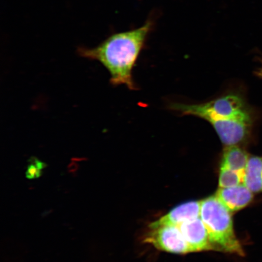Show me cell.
Here are the masks:
<instances>
[{"label": "cell", "mask_w": 262, "mask_h": 262, "mask_svg": "<svg viewBox=\"0 0 262 262\" xmlns=\"http://www.w3.org/2000/svg\"><path fill=\"white\" fill-rule=\"evenodd\" d=\"M205 120L211 123L226 146L237 145L242 142L247 136L251 123L248 112L231 119L207 117Z\"/></svg>", "instance_id": "obj_5"}, {"label": "cell", "mask_w": 262, "mask_h": 262, "mask_svg": "<svg viewBox=\"0 0 262 262\" xmlns=\"http://www.w3.org/2000/svg\"><path fill=\"white\" fill-rule=\"evenodd\" d=\"M215 195L231 212L245 208L253 199V192L244 183L232 187L219 188Z\"/></svg>", "instance_id": "obj_8"}, {"label": "cell", "mask_w": 262, "mask_h": 262, "mask_svg": "<svg viewBox=\"0 0 262 262\" xmlns=\"http://www.w3.org/2000/svg\"><path fill=\"white\" fill-rule=\"evenodd\" d=\"M179 227L183 237L193 251H215L207 229L201 217L184 222Z\"/></svg>", "instance_id": "obj_6"}, {"label": "cell", "mask_w": 262, "mask_h": 262, "mask_svg": "<svg viewBox=\"0 0 262 262\" xmlns=\"http://www.w3.org/2000/svg\"><path fill=\"white\" fill-rule=\"evenodd\" d=\"M152 26V21H148L134 30L111 35L97 47L78 48V54L102 64L109 71L113 86L124 84L136 90L133 70Z\"/></svg>", "instance_id": "obj_1"}, {"label": "cell", "mask_w": 262, "mask_h": 262, "mask_svg": "<svg viewBox=\"0 0 262 262\" xmlns=\"http://www.w3.org/2000/svg\"><path fill=\"white\" fill-rule=\"evenodd\" d=\"M244 173L221 166L219 185L220 188H229L244 183Z\"/></svg>", "instance_id": "obj_11"}, {"label": "cell", "mask_w": 262, "mask_h": 262, "mask_svg": "<svg viewBox=\"0 0 262 262\" xmlns=\"http://www.w3.org/2000/svg\"><path fill=\"white\" fill-rule=\"evenodd\" d=\"M201 201H191L177 206L168 214L152 223L149 227L162 225L180 226L183 223L201 217Z\"/></svg>", "instance_id": "obj_7"}, {"label": "cell", "mask_w": 262, "mask_h": 262, "mask_svg": "<svg viewBox=\"0 0 262 262\" xmlns=\"http://www.w3.org/2000/svg\"><path fill=\"white\" fill-rule=\"evenodd\" d=\"M231 213L215 195L201 201V218L215 251L244 256L243 248L235 236Z\"/></svg>", "instance_id": "obj_2"}, {"label": "cell", "mask_w": 262, "mask_h": 262, "mask_svg": "<svg viewBox=\"0 0 262 262\" xmlns=\"http://www.w3.org/2000/svg\"><path fill=\"white\" fill-rule=\"evenodd\" d=\"M249 159L248 154L237 145L227 146L223 155L221 166L245 174Z\"/></svg>", "instance_id": "obj_9"}, {"label": "cell", "mask_w": 262, "mask_h": 262, "mask_svg": "<svg viewBox=\"0 0 262 262\" xmlns=\"http://www.w3.org/2000/svg\"><path fill=\"white\" fill-rule=\"evenodd\" d=\"M244 184L253 193L262 192V158L253 156L246 168Z\"/></svg>", "instance_id": "obj_10"}, {"label": "cell", "mask_w": 262, "mask_h": 262, "mask_svg": "<svg viewBox=\"0 0 262 262\" xmlns=\"http://www.w3.org/2000/svg\"><path fill=\"white\" fill-rule=\"evenodd\" d=\"M143 242L168 253L184 254L194 252L183 237L178 226L149 227V231L143 238Z\"/></svg>", "instance_id": "obj_4"}, {"label": "cell", "mask_w": 262, "mask_h": 262, "mask_svg": "<svg viewBox=\"0 0 262 262\" xmlns=\"http://www.w3.org/2000/svg\"><path fill=\"white\" fill-rule=\"evenodd\" d=\"M47 166V164L41 162L40 160L35 158V157H32L29 160V164L27 170H26V178L32 180L40 178L42 170H43Z\"/></svg>", "instance_id": "obj_12"}, {"label": "cell", "mask_w": 262, "mask_h": 262, "mask_svg": "<svg viewBox=\"0 0 262 262\" xmlns=\"http://www.w3.org/2000/svg\"><path fill=\"white\" fill-rule=\"evenodd\" d=\"M171 108L183 115H191L204 119L207 117L231 119L247 112L242 98L232 94L204 104L173 103Z\"/></svg>", "instance_id": "obj_3"}]
</instances>
